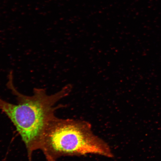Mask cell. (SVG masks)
<instances>
[{
	"label": "cell",
	"mask_w": 161,
	"mask_h": 161,
	"mask_svg": "<svg viewBox=\"0 0 161 161\" xmlns=\"http://www.w3.org/2000/svg\"><path fill=\"white\" fill-rule=\"evenodd\" d=\"M8 89L15 96L17 103L6 102L0 98V109L11 121L25 145L29 161H32L35 151L40 150L44 131L55 112L64 105L56 104L69 95L73 88L68 84L56 93L49 95L44 88H36L31 96L21 93L14 82L13 71H10L6 84Z\"/></svg>",
	"instance_id": "6da1fadb"
},
{
	"label": "cell",
	"mask_w": 161,
	"mask_h": 161,
	"mask_svg": "<svg viewBox=\"0 0 161 161\" xmlns=\"http://www.w3.org/2000/svg\"><path fill=\"white\" fill-rule=\"evenodd\" d=\"M40 150L47 161H57L62 157L88 154L114 157L110 146L94 133L89 122L55 116L45 129Z\"/></svg>",
	"instance_id": "7a4b0ae2"
}]
</instances>
